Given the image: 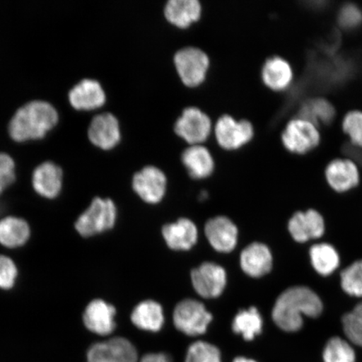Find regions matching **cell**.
I'll use <instances>...</instances> for the list:
<instances>
[{"mask_svg":"<svg viewBox=\"0 0 362 362\" xmlns=\"http://www.w3.org/2000/svg\"><path fill=\"white\" fill-rule=\"evenodd\" d=\"M162 234L167 245L175 251L189 250L198 238L197 226L187 218H181L175 223L164 226Z\"/></svg>","mask_w":362,"mask_h":362,"instance_id":"21","label":"cell"},{"mask_svg":"<svg viewBox=\"0 0 362 362\" xmlns=\"http://www.w3.org/2000/svg\"><path fill=\"white\" fill-rule=\"evenodd\" d=\"M324 362H356V353L345 339L333 337L323 351Z\"/></svg>","mask_w":362,"mask_h":362,"instance_id":"29","label":"cell"},{"mask_svg":"<svg viewBox=\"0 0 362 362\" xmlns=\"http://www.w3.org/2000/svg\"><path fill=\"white\" fill-rule=\"evenodd\" d=\"M212 319L214 317L202 303L192 298L180 301L173 314L175 328L189 337L205 334Z\"/></svg>","mask_w":362,"mask_h":362,"instance_id":"4","label":"cell"},{"mask_svg":"<svg viewBox=\"0 0 362 362\" xmlns=\"http://www.w3.org/2000/svg\"><path fill=\"white\" fill-rule=\"evenodd\" d=\"M342 129L349 136L353 146L362 148V111L347 112L343 119Z\"/></svg>","mask_w":362,"mask_h":362,"instance_id":"33","label":"cell"},{"mask_svg":"<svg viewBox=\"0 0 362 362\" xmlns=\"http://www.w3.org/2000/svg\"><path fill=\"white\" fill-rule=\"evenodd\" d=\"M31 238V228L25 219L17 216L0 218V246L16 250L25 247Z\"/></svg>","mask_w":362,"mask_h":362,"instance_id":"20","label":"cell"},{"mask_svg":"<svg viewBox=\"0 0 362 362\" xmlns=\"http://www.w3.org/2000/svg\"><path fill=\"white\" fill-rule=\"evenodd\" d=\"M194 291L205 298H214L223 293L226 284V273L214 262H204L191 274Z\"/></svg>","mask_w":362,"mask_h":362,"instance_id":"10","label":"cell"},{"mask_svg":"<svg viewBox=\"0 0 362 362\" xmlns=\"http://www.w3.org/2000/svg\"><path fill=\"white\" fill-rule=\"evenodd\" d=\"M64 172L52 160H45L35 167L31 175V185L36 194L47 200H55L60 196Z\"/></svg>","mask_w":362,"mask_h":362,"instance_id":"8","label":"cell"},{"mask_svg":"<svg viewBox=\"0 0 362 362\" xmlns=\"http://www.w3.org/2000/svg\"><path fill=\"white\" fill-rule=\"evenodd\" d=\"M325 178L329 187L337 192H346L359 184L358 168L351 160L337 158L329 162L325 169Z\"/></svg>","mask_w":362,"mask_h":362,"instance_id":"18","label":"cell"},{"mask_svg":"<svg viewBox=\"0 0 362 362\" xmlns=\"http://www.w3.org/2000/svg\"><path fill=\"white\" fill-rule=\"evenodd\" d=\"M205 234L208 242L217 252L228 253L237 246L238 228L226 216H219L208 221Z\"/></svg>","mask_w":362,"mask_h":362,"instance_id":"16","label":"cell"},{"mask_svg":"<svg viewBox=\"0 0 362 362\" xmlns=\"http://www.w3.org/2000/svg\"><path fill=\"white\" fill-rule=\"evenodd\" d=\"M344 333L349 341L362 348V320L354 312L346 314L342 318Z\"/></svg>","mask_w":362,"mask_h":362,"instance_id":"35","label":"cell"},{"mask_svg":"<svg viewBox=\"0 0 362 362\" xmlns=\"http://www.w3.org/2000/svg\"><path fill=\"white\" fill-rule=\"evenodd\" d=\"M19 269L15 260L6 255H0V289L8 291L16 287Z\"/></svg>","mask_w":362,"mask_h":362,"instance_id":"32","label":"cell"},{"mask_svg":"<svg viewBox=\"0 0 362 362\" xmlns=\"http://www.w3.org/2000/svg\"><path fill=\"white\" fill-rule=\"evenodd\" d=\"M139 362H172L170 356L165 353H148Z\"/></svg>","mask_w":362,"mask_h":362,"instance_id":"37","label":"cell"},{"mask_svg":"<svg viewBox=\"0 0 362 362\" xmlns=\"http://www.w3.org/2000/svg\"><path fill=\"white\" fill-rule=\"evenodd\" d=\"M288 230L294 241L305 243L323 236L325 221L315 210L298 211L288 221Z\"/></svg>","mask_w":362,"mask_h":362,"instance_id":"17","label":"cell"},{"mask_svg":"<svg viewBox=\"0 0 362 362\" xmlns=\"http://www.w3.org/2000/svg\"><path fill=\"white\" fill-rule=\"evenodd\" d=\"M106 93L98 80L83 78L68 92V100L78 110H92L106 102Z\"/></svg>","mask_w":362,"mask_h":362,"instance_id":"15","label":"cell"},{"mask_svg":"<svg viewBox=\"0 0 362 362\" xmlns=\"http://www.w3.org/2000/svg\"><path fill=\"white\" fill-rule=\"evenodd\" d=\"M293 71L289 62L284 58H269L262 68V79L267 87L274 90L286 89L291 84Z\"/></svg>","mask_w":362,"mask_h":362,"instance_id":"22","label":"cell"},{"mask_svg":"<svg viewBox=\"0 0 362 362\" xmlns=\"http://www.w3.org/2000/svg\"><path fill=\"white\" fill-rule=\"evenodd\" d=\"M116 309L101 298L88 303L86 306L83 321L90 332L98 336H110L116 329Z\"/></svg>","mask_w":362,"mask_h":362,"instance_id":"12","label":"cell"},{"mask_svg":"<svg viewBox=\"0 0 362 362\" xmlns=\"http://www.w3.org/2000/svg\"><path fill=\"white\" fill-rule=\"evenodd\" d=\"M282 143L288 152L305 155L320 143V133L317 126L304 119L289 121L282 133Z\"/></svg>","mask_w":362,"mask_h":362,"instance_id":"5","label":"cell"},{"mask_svg":"<svg viewBox=\"0 0 362 362\" xmlns=\"http://www.w3.org/2000/svg\"><path fill=\"white\" fill-rule=\"evenodd\" d=\"M60 117L57 107L43 99H33L18 107L8 124V133L17 142L38 139L55 127Z\"/></svg>","mask_w":362,"mask_h":362,"instance_id":"1","label":"cell"},{"mask_svg":"<svg viewBox=\"0 0 362 362\" xmlns=\"http://www.w3.org/2000/svg\"><path fill=\"white\" fill-rule=\"evenodd\" d=\"M352 312H354V313L357 316H359L360 318L362 320V303H360V304L357 305L355 307L354 310H353Z\"/></svg>","mask_w":362,"mask_h":362,"instance_id":"39","label":"cell"},{"mask_svg":"<svg viewBox=\"0 0 362 362\" xmlns=\"http://www.w3.org/2000/svg\"><path fill=\"white\" fill-rule=\"evenodd\" d=\"M233 362H257L255 360L251 358H247L244 356H238L233 360Z\"/></svg>","mask_w":362,"mask_h":362,"instance_id":"38","label":"cell"},{"mask_svg":"<svg viewBox=\"0 0 362 362\" xmlns=\"http://www.w3.org/2000/svg\"><path fill=\"white\" fill-rule=\"evenodd\" d=\"M217 142L226 149L238 148L250 141L255 130L250 122L238 121L232 116L225 115L217 120L215 128Z\"/></svg>","mask_w":362,"mask_h":362,"instance_id":"11","label":"cell"},{"mask_svg":"<svg viewBox=\"0 0 362 362\" xmlns=\"http://www.w3.org/2000/svg\"><path fill=\"white\" fill-rule=\"evenodd\" d=\"M211 129L210 117L194 107L185 108L175 125V133L192 146L205 141Z\"/></svg>","mask_w":362,"mask_h":362,"instance_id":"9","label":"cell"},{"mask_svg":"<svg viewBox=\"0 0 362 362\" xmlns=\"http://www.w3.org/2000/svg\"><path fill=\"white\" fill-rule=\"evenodd\" d=\"M341 279L344 291L349 296L362 298V260L342 271Z\"/></svg>","mask_w":362,"mask_h":362,"instance_id":"31","label":"cell"},{"mask_svg":"<svg viewBox=\"0 0 362 362\" xmlns=\"http://www.w3.org/2000/svg\"><path fill=\"white\" fill-rule=\"evenodd\" d=\"M88 135L95 146L106 151L115 148L121 139L119 122L111 112L99 113L90 120Z\"/></svg>","mask_w":362,"mask_h":362,"instance_id":"14","label":"cell"},{"mask_svg":"<svg viewBox=\"0 0 362 362\" xmlns=\"http://www.w3.org/2000/svg\"><path fill=\"white\" fill-rule=\"evenodd\" d=\"M336 107L325 98H314L307 101L298 113V119H304L316 125H328L336 117Z\"/></svg>","mask_w":362,"mask_h":362,"instance_id":"26","label":"cell"},{"mask_svg":"<svg viewBox=\"0 0 362 362\" xmlns=\"http://www.w3.org/2000/svg\"><path fill=\"white\" fill-rule=\"evenodd\" d=\"M185 362H223L218 347L209 342L199 341L189 346Z\"/></svg>","mask_w":362,"mask_h":362,"instance_id":"30","label":"cell"},{"mask_svg":"<svg viewBox=\"0 0 362 362\" xmlns=\"http://www.w3.org/2000/svg\"><path fill=\"white\" fill-rule=\"evenodd\" d=\"M137 349L124 337H113L93 344L87 353V362H139Z\"/></svg>","mask_w":362,"mask_h":362,"instance_id":"7","label":"cell"},{"mask_svg":"<svg viewBox=\"0 0 362 362\" xmlns=\"http://www.w3.org/2000/svg\"><path fill=\"white\" fill-rule=\"evenodd\" d=\"M262 316L255 307L243 310L235 316L233 322L234 333L241 334L247 341H253L262 332Z\"/></svg>","mask_w":362,"mask_h":362,"instance_id":"27","label":"cell"},{"mask_svg":"<svg viewBox=\"0 0 362 362\" xmlns=\"http://www.w3.org/2000/svg\"><path fill=\"white\" fill-rule=\"evenodd\" d=\"M322 310V301L310 288L293 287L278 298L272 317L279 328L296 332L303 327V316L316 318Z\"/></svg>","mask_w":362,"mask_h":362,"instance_id":"2","label":"cell"},{"mask_svg":"<svg viewBox=\"0 0 362 362\" xmlns=\"http://www.w3.org/2000/svg\"><path fill=\"white\" fill-rule=\"evenodd\" d=\"M240 264L244 273L250 277L261 278L271 271L273 256L264 244L253 243L242 252Z\"/></svg>","mask_w":362,"mask_h":362,"instance_id":"19","label":"cell"},{"mask_svg":"<svg viewBox=\"0 0 362 362\" xmlns=\"http://www.w3.org/2000/svg\"><path fill=\"white\" fill-rule=\"evenodd\" d=\"M117 219V207L110 198L95 197L89 206L76 218V232L89 238L111 230Z\"/></svg>","mask_w":362,"mask_h":362,"instance_id":"3","label":"cell"},{"mask_svg":"<svg viewBox=\"0 0 362 362\" xmlns=\"http://www.w3.org/2000/svg\"><path fill=\"white\" fill-rule=\"evenodd\" d=\"M310 255L312 265L321 275L332 274L339 264V257L336 249L327 243L316 244L312 247Z\"/></svg>","mask_w":362,"mask_h":362,"instance_id":"28","label":"cell"},{"mask_svg":"<svg viewBox=\"0 0 362 362\" xmlns=\"http://www.w3.org/2000/svg\"><path fill=\"white\" fill-rule=\"evenodd\" d=\"M182 162L189 175L194 179H204L214 170V160L205 146L196 144L187 148L182 153Z\"/></svg>","mask_w":362,"mask_h":362,"instance_id":"23","label":"cell"},{"mask_svg":"<svg viewBox=\"0 0 362 362\" xmlns=\"http://www.w3.org/2000/svg\"><path fill=\"white\" fill-rule=\"evenodd\" d=\"M174 61L181 81L188 87H196L202 83L210 64L206 52L192 47L180 49Z\"/></svg>","mask_w":362,"mask_h":362,"instance_id":"6","label":"cell"},{"mask_svg":"<svg viewBox=\"0 0 362 362\" xmlns=\"http://www.w3.org/2000/svg\"><path fill=\"white\" fill-rule=\"evenodd\" d=\"M16 180V165L13 158L6 152H0V197Z\"/></svg>","mask_w":362,"mask_h":362,"instance_id":"34","label":"cell"},{"mask_svg":"<svg viewBox=\"0 0 362 362\" xmlns=\"http://www.w3.org/2000/svg\"><path fill=\"white\" fill-rule=\"evenodd\" d=\"M166 176L155 166H146L134 175V191L143 201L149 204L160 202L164 197Z\"/></svg>","mask_w":362,"mask_h":362,"instance_id":"13","label":"cell"},{"mask_svg":"<svg viewBox=\"0 0 362 362\" xmlns=\"http://www.w3.org/2000/svg\"><path fill=\"white\" fill-rule=\"evenodd\" d=\"M202 13L198 0H170L165 7V16L171 24L185 28L197 21Z\"/></svg>","mask_w":362,"mask_h":362,"instance_id":"25","label":"cell"},{"mask_svg":"<svg viewBox=\"0 0 362 362\" xmlns=\"http://www.w3.org/2000/svg\"><path fill=\"white\" fill-rule=\"evenodd\" d=\"M337 21L343 29L352 30L359 27L362 23V11L354 4H347L338 13Z\"/></svg>","mask_w":362,"mask_h":362,"instance_id":"36","label":"cell"},{"mask_svg":"<svg viewBox=\"0 0 362 362\" xmlns=\"http://www.w3.org/2000/svg\"><path fill=\"white\" fill-rule=\"evenodd\" d=\"M131 321L136 327L146 332H158L165 323L164 313L158 303L146 300L136 306L131 314Z\"/></svg>","mask_w":362,"mask_h":362,"instance_id":"24","label":"cell"}]
</instances>
